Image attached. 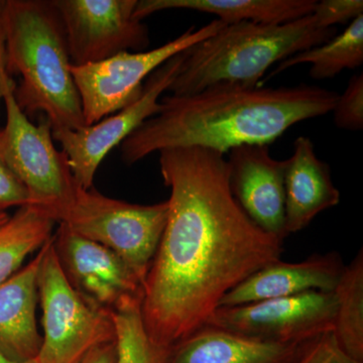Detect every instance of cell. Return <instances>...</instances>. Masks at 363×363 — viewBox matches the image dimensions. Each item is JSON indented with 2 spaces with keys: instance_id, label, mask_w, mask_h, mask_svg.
<instances>
[{
  "instance_id": "cell-1",
  "label": "cell",
  "mask_w": 363,
  "mask_h": 363,
  "mask_svg": "<svg viewBox=\"0 0 363 363\" xmlns=\"http://www.w3.org/2000/svg\"><path fill=\"white\" fill-rule=\"evenodd\" d=\"M159 154L171 194L142 316L152 342L171 351L208 323L227 293L281 259L284 242L253 223L233 197L225 155L202 147Z\"/></svg>"
},
{
  "instance_id": "cell-2",
  "label": "cell",
  "mask_w": 363,
  "mask_h": 363,
  "mask_svg": "<svg viewBox=\"0 0 363 363\" xmlns=\"http://www.w3.org/2000/svg\"><path fill=\"white\" fill-rule=\"evenodd\" d=\"M339 94L317 86L269 88L218 84L162 98L161 108L119 147L133 166L154 152L202 147L225 155L241 145H269L298 123L333 111Z\"/></svg>"
},
{
  "instance_id": "cell-3",
  "label": "cell",
  "mask_w": 363,
  "mask_h": 363,
  "mask_svg": "<svg viewBox=\"0 0 363 363\" xmlns=\"http://www.w3.org/2000/svg\"><path fill=\"white\" fill-rule=\"evenodd\" d=\"M7 69L26 116L42 112L52 133L86 126L63 23L52 0H6Z\"/></svg>"
},
{
  "instance_id": "cell-4",
  "label": "cell",
  "mask_w": 363,
  "mask_h": 363,
  "mask_svg": "<svg viewBox=\"0 0 363 363\" xmlns=\"http://www.w3.org/2000/svg\"><path fill=\"white\" fill-rule=\"evenodd\" d=\"M336 35L335 28H322L312 14L284 23L225 25L186 50L168 91L185 96L218 84L260 86L272 65Z\"/></svg>"
},
{
  "instance_id": "cell-5",
  "label": "cell",
  "mask_w": 363,
  "mask_h": 363,
  "mask_svg": "<svg viewBox=\"0 0 363 363\" xmlns=\"http://www.w3.org/2000/svg\"><path fill=\"white\" fill-rule=\"evenodd\" d=\"M168 201L133 204L78 187L58 223L116 252L145 285L168 219Z\"/></svg>"
},
{
  "instance_id": "cell-6",
  "label": "cell",
  "mask_w": 363,
  "mask_h": 363,
  "mask_svg": "<svg viewBox=\"0 0 363 363\" xmlns=\"http://www.w3.org/2000/svg\"><path fill=\"white\" fill-rule=\"evenodd\" d=\"M38 289L44 336L35 363H79L98 346L116 341L112 313L91 304L72 286L52 238L44 247Z\"/></svg>"
},
{
  "instance_id": "cell-7",
  "label": "cell",
  "mask_w": 363,
  "mask_h": 363,
  "mask_svg": "<svg viewBox=\"0 0 363 363\" xmlns=\"http://www.w3.org/2000/svg\"><path fill=\"white\" fill-rule=\"evenodd\" d=\"M4 104L6 121L0 130V150L4 160L25 185L32 204L58 221L78 188L68 159L55 145L48 119L33 123L16 104L14 90L4 96Z\"/></svg>"
},
{
  "instance_id": "cell-8",
  "label": "cell",
  "mask_w": 363,
  "mask_h": 363,
  "mask_svg": "<svg viewBox=\"0 0 363 363\" xmlns=\"http://www.w3.org/2000/svg\"><path fill=\"white\" fill-rule=\"evenodd\" d=\"M215 20L202 28H188L175 40L143 52H123L100 63L72 67L82 104L86 126L121 111L142 94L143 81L176 55L221 30Z\"/></svg>"
},
{
  "instance_id": "cell-9",
  "label": "cell",
  "mask_w": 363,
  "mask_h": 363,
  "mask_svg": "<svg viewBox=\"0 0 363 363\" xmlns=\"http://www.w3.org/2000/svg\"><path fill=\"white\" fill-rule=\"evenodd\" d=\"M336 310L334 292L311 291L252 304L219 307L206 325L264 342L301 343L333 331Z\"/></svg>"
},
{
  "instance_id": "cell-10",
  "label": "cell",
  "mask_w": 363,
  "mask_h": 363,
  "mask_svg": "<svg viewBox=\"0 0 363 363\" xmlns=\"http://www.w3.org/2000/svg\"><path fill=\"white\" fill-rule=\"evenodd\" d=\"M72 67L100 63L123 52H143L149 28L135 18L138 0H52Z\"/></svg>"
},
{
  "instance_id": "cell-11",
  "label": "cell",
  "mask_w": 363,
  "mask_h": 363,
  "mask_svg": "<svg viewBox=\"0 0 363 363\" xmlns=\"http://www.w3.org/2000/svg\"><path fill=\"white\" fill-rule=\"evenodd\" d=\"M184 54L176 55L145 80L142 94L133 104L80 130L52 133L68 159L78 187L88 190L107 155L161 108L162 95L169 90L180 70Z\"/></svg>"
},
{
  "instance_id": "cell-12",
  "label": "cell",
  "mask_w": 363,
  "mask_h": 363,
  "mask_svg": "<svg viewBox=\"0 0 363 363\" xmlns=\"http://www.w3.org/2000/svg\"><path fill=\"white\" fill-rule=\"evenodd\" d=\"M58 224L52 235L55 252L67 279L85 300L111 313L143 300V283L121 257Z\"/></svg>"
},
{
  "instance_id": "cell-13",
  "label": "cell",
  "mask_w": 363,
  "mask_h": 363,
  "mask_svg": "<svg viewBox=\"0 0 363 363\" xmlns=\"http://www.w3.org/2000/svg\"><path fill=\"white\" fill-rule=\"evenodd\" d=\"M228 183L245 214L281 241L288 238L285 216V161L274 159L269 145H241L229 150Z\"/></svg>"
},
{
  "instance_id": "cell-14",
  "label": "cell",
  "mask_w": 363,
  "mask_h": 363,
  "mask_svg": "<svg viewBox=\"0 0 363 363\" xmlns=\"http://www.w3.org/2000/svg\"><path fill=\"white\" fill-rule=\"evenodd\" d=\"M344 267L345 264L337 252L316 253L293 264L277 260L227 293L219 307L252 304L311 291L334 292Z\"/></svg>"
},
{
  "instance_id": "cell-15",
  "label": "cell",
  "mask_w": 363,
  "mask_h": 363,
  "mask_svg": "<svg viewBox=\"0 0 363 363\" xmlns=\"http://www.w3.org/2000/svg\"><path fill=\"white\" fill-rule=\"evenodd\" d=\"M340 200L328 164L316 156L310 138L298 136L294 142L292 156L286 160V233L303 230L317 215L337 206Z\"/></svg>"
},
{
  "instance_id": "cell-16",
  "label": "cell",
  "mask_w": 363,
  "mask_h": 363,
  "mask_svg": "<svg viewBox=\"0 0 363 363\" xmlns=\"http://www.w3.org/2000/svg\"><path fill=\"white\" fill-rule=\"evenodd\" d=\"M44 247L26 267L0 285V352L16 362L35 360L42 346L35 314Z\"/></svg>"
},
{
  "instance_id": "cell-17",
  "label": "cell",
  "mask_w": 363,
  "mask_h": 363,
  "mask_svg": "<svg viewBox=\"0 0 363 363\" xmlns=\"http://www.w3.org/2000/svg\"><path fill=\"white\" fill-rule=\"evenodd\" d=\"M312 340L264 342L206 325L172 348L164 363H297Z\"/></svg>"
},
{
  "instance_id": "cell-18",
  "label": "cell",
  "mask_w": 363,
  "mask_h": 363,
  "mask_svg": "<svg viewBox=\"0 0 363 363\" xmlns=\"http://www.w3.org/2000/svg\"><path fill=\"white\" fill-rule=\"evenodd\" d=\"M317 0H140L135 18L145 20L152 14L168 9L214 14L225 25L252 21L284 23L312 14Z\"/></svg>"
},
{
  "instance_id": "cell-19",
  "label": "cell",
  "mask_w": 363,
  "mask_h": 363,
  "mask_svg": "<svg viewBox=\"0 0 363 363\" xmlns=\"http://www.w3.org/2000/svg\"><path fill=\"white\" fill-rule=\"evenodd\" d=\"M57 223L43 208L26 205L0 226V285L20 271L28 255L51 240Z\"/></svg>"
},
{
  "instance_id": "cell-20",
  "label": "cell",
  "mask_w": 363,
  "mask_h": 363,
  "mask_svg": "<svg viewBox=\"0 0 363 363\" xmlns=\"http://www.w3.org/2000/svg\"><path fill=\"white\" fill-rule=\"evenodd\" d=\"M363 63V14L348 25L340 35L324 44L298 52L281 62L276 69L260 83L262 86L281 72L301 64H310V76L315 80H324L337 76L346 69H355Z\"/></svg>"
},
{
  "instance_id": "cell-21",
  "label": "cell",
  "mask_w": 363,
  "mask_h": 363,
  "mask_svg": "<svg viewBox=\"0 0 363 363\" xmlns=\"http://www.w3.org/2000/svg\"><path fill=\"white\" fill-rule=\"evenodd\" d=\"M334 294L337 310L332 333L348 357L363 362L362 248L350 264H345Z\"/></svg>"
},
{
  "instance_id": "cell-22",
  "label": "cell",
  "mask_w": 363,
  "mask_h": 363,
  "mask_svg": "<svg viewBox=\"0 0 363 363\" xmlns=\"http://www.w3.org/2000/svg\"><path fill=\"white\" fill-rule=\"evenodd\" d=\"M142 301L133 300L112 313L116 325V363H164L169 350L152 342L142 316Z\"/></svg>"
},
{
  "instance_id": "cell-23",
  "label": "cell",
  "mask_w": 363,
  "mask_h": 363,
  "mask_svg": "<svg viewBox=\"0 0 363 363\" xmlns=\"http://www.w3.org/2000/svg\"><path fill=\"white\" fill-rule=\"evenodd\" d=\"M334 123L345 130L363 128V75L353 76L342 95L339 94L334 106Z\"/></svg>"
},
{
  "instance_id": "cell-24",
  "label": "cell",
  "mask_w": 363,
  "mask_h": 363,
  "mask_svg": "<svg viewBox=\"0 0 363 363\" xmlns=\"http://www.w3.org/2000/svg\"><path fill=\"white\" fill-rule=\"evenodd\" d=\"M362 14V0H322L312 13L318 25L327 28L352 23Z\"/></svg>"
},
{
  "instance_id": "cell-25",
  "label": "cell",
  "mask_w": 363,
  "mask_h": 363,
  "mask_svg": "<svg viewBox=\"0 0 363 363\" xmlns=\"http://www.w3.org/2000/svg\"><path fill=\"white\" fill-rule=\"evenodd\" d=\"M297 363H363L348 357L332 332L322 334L308 344Z\"/></svg>"
},
{
  "instance_id": "cell-26",
  "label": "cell",
  "mask_w": 363,
  "mask_h": 363,
  "mask_svg": "<svg viewBox=\"0 0 363 363\" xmlns=\"http://www.w3.org/2000/svg\"><path fill=\"white\" fill-rule=\"evenodd\" d=\"M26 205H33L30 196L25 185L9 168L0 150V212Z\"/></svg>"
},
{
  "instance_id": "cell-27",
  "label": "cell",
  "mask_w": 363,
  "mask_h": 363,
  "mask_svg": "<svg viewBox=\"0 0 363 363\" xmlns=\"http://www.w3.org/2000/svg\"><path fill=\"white\" fill-rule=\"evenodd\" d=\"M4 4L6 0H0V109L4 96L11 90H16V83L7 69L6 35L4 26Z\"/></svg>"
},
{
  "instance_id": "cell-28",
  "label": "cell",
  "mask_w": 363,
  "mask_h": 363,
  "mask_svg": "<svg viewBox=\"0 0 363 363\" xmlns=\"http://www.w3.org/2000/svg\"><path fill=\"white\" fill-rule=\"evenodd\" d=\"M116 343L104 344L98 346L79 363H116Z\"/></svg>"
},
{
  "instance_id": "cell-29",
  "label": "cell",
  "mask_w": 363,
  "mask_h": 363,
  "mask_svg": "<svg viewBox=\"0 0 363 363\" xmlns=\"http://www.w3.org/2000/svg\"><path fill=\"white\" fill-rule=\"evenodd\" d=\"M0 363H35V360H32V362H16V360L11 359V358L6 357V355L2 354L0 352Z\"/></svg>"
},
{
  "instance_id": "cell-30",
  "label": "cell",
  "mask_w": 363,
  "mask_h": 363,
  "mask_svg": "<svg viewBox=\"0 0 363 363\" xmlns=\"http://www.w3.org/2000/svg\"><path fill=\"white\" fill-rule=\"evenodd\" d=\"M9 215L6 213V212H0V226L2 224L6 223L7 220H9Z\"/></svg>"
}]
</instances>
